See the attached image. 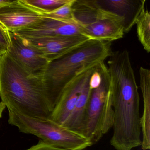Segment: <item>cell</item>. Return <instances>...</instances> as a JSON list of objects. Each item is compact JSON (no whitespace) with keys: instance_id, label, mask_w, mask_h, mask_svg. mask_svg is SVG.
I'll return each mask as SVG.
<instances>
[{"instance_id":"6da1fadb","label":"cell","mask_w":150,"mask_h":150,"mask_svg":"<svg viewBox=\"0 0 150 150\" xmlns=\"http://www.w3.org/2000/svg\"><path fill=\"white\" fill-rule=\"evenodd\" d=\"M114 112L111 145L116 150L141 146V128L138 88L133 68L121 65L110 70Z\"/></svg>"},{"instance_id":"7a4b0ae2","label":"cell","mask_w":150,"mask_h":150,"mask_svg":"<svg viewBox=\"0 0 150 150\" xmlns=\"http://www.w3.org/2000/svg\"><path fill=\"white\" fill-rule=\"evenodd\" d=\"M0 97L8 109L30 117L50 118L53 110L41 74H32L6 52L0 56Z\"/></svg>"},{"instance_id":"3957f363","label":"cell","mask_w":150,"mask_h":150,"mask_svg":"<svg viewBox=\"0 0 150 150\" xmlns=\"http://www.w3.org/2000/svg\"><path fill=\"white\" fill-rule=\"evenodd\" d=\"M112 53L111 42L89 39L49 62L41 75L53 108L65 88L76 77L104 63Z\"/></svg>"},{"instance_id":"277c9868","label":"cell","mask_w":150,"mask_h":150,"mask_svg":"<svg viewBox=\"0 0 150 150\" xmlns=\"http://www.w3.org/2000/svg\"><path fill=\"white\" fill-rule=\"evenodd\" d=\"M8 110L10 124L16 126L21 132L35 135L55 147L66 150H83L92 145L86 136L50 118L30 117Z\"/></svg>"},{"instance_id":"5b68a950","label":"cell","mask_w":150,"mask_h":150,"mask_svg":"<svg viewBox=\"0 0 150 150\" xmlns=\"http://www.w3.org/2000/svg\"><path fill=\"white\" fill-rule=\"evenodd\" d=\"M74 20L90 39L111 42L123 37V21L96 6L93 0H74Z\"/></svg>"},{"instance_id":"8992f818","label":"cell","mask_w":150,"mask_h":150,"mask_svg":"<svg viewBox=\"0 0 150 150\" xmlns=\"http://www.w3.org/2000/svg\"><path fill=\"white\" fill-rule=\"evenodd\" d=\"M102 81L98 87L91 90L88 108L85 136L92 145L97 143L112 128L114 112L110 79L104 63L100 65Z\"/></svg>"},{"instance_id":"52a82bcc","label":"cell","mask_w":150,"mask_h":150,"mask_svg":"<svg viewBox=\"0 0 150 150\" xmlns=\"http://www.w3.org/2000/svg\"><path fill=\"white\" fill-rule=\"evenodd\" d=\"M10 45L8 55L29 73L41 74L49 62L36 48L23 38L13 32H8Z\"/></svg>"},{"instance_id":"ba28073f","label":"cell","mask_w":150,"mask_h":150,"mask_svg":"<svg viewBox=\"0 0 150 150\" xmlns=\"http://www.w3.org/2000/svg\"><path fill=\"white\" fill-rule=\"evenodd\" d=\"M42 18L41 14L29 8L22 0H11L0 6V24L8 32L31 27Z\"/></svg>"},{"instance_id":"9c48e42d","label":"cell","mask_w":150,"mask_h":150,"mask_svg":"<svg viewBox=\"0 0 150 150\" xmlns=\"http://www.w3.org/2000/svg\"><path fill=\"white\" fill-rule=\"evenodd\" d=\"M22 38L39 50L49 62L90 39L82 35L68 36Z\"/></svg>"},{"instance_id":"30bf717a","label":"cell","mask_w":150,"mask_h":150,"mask_svg":"<svg viewBox=\"0 0 150 150\" xmlns=\"http://www.w3.org/2000/svg\"><path fill=\"white\" fill-rule=\"evenodd\" d=\"M97 67L81 73L66 87L53 108L50 119L59 124L64 125L85 83Z\"/></svg>"},{"instance_id":"8fae6325","label":"cell","mask_w":150,"mask_h":150,"mask_svg":"<svg viewBox=\"0 0 150 150\" xmlns=\"http://www.w3.org/2000/svg\"><path fill=\"white\" fill-rule=\"evenodd\" d=\"M13 33L22 37L83 35L82 28L76 22L65 21L43 17L33 26Z\"/></svg>"},{"instance_id":"7c38bea8","label":"cell","mask_w":150,"mask_h":150,"mask_svg":"<svg viewBox=\"0 0 150 150\" xmlns=\"http://www.w3.org/2000/svg\"><path fill=\"white\" fill-rule=\"evenodd\" d=\"M99 8L117 16L123 21L125 33L135 25L137 19L145 8L146 0H93Z\"/></svg>"},{"instance_id":"4fadbf2b","label":"cell","mask_w":150,"mask_h":150,"mask_svg":"<svg viewBox=\"0 0 150 150\" xmlns=\"http://www.w3.org/2000/svg\"><path fill=\"white\" fill-rule=\"evenodd\" d=\"M89 79L85 83L74 108L64 125L84 136L86 126L88 102L92 90L89 86Z\"/></svg>"},{"instance_id":"5bb4252c","label":"cell","mask_w":150,"mask_h":150,"mask_svg":"<svg viewBox=\"0 0 150 150\" xmlns=\"http://www.w3.org/2000/svg\"><path fill=\"white\" fill-rule=\"evenodd\" d=\"M140 88L144 102V110L140 117L142 134L141 148L143 150L150 148V71L147 68L140 67Z\"/></svg>"},{"instance_id":"9a60e30c","label":"cell","mask_w":150,"mask_h":150,"mask_svg":"<svg viewBox=\"0 0 150 150\" xmlns=\"http://www.w3.org/2000/svg\"><path fill=\"white\" fill-rule=\"evenodd\" d=\"M138 38L145 50L150 52V13L144 8L136 21Z\"/></svg>"},{"instance_id":"2e32d148","label":"cell","mask_w":150,"mask_h":150,"mask_svg":"<svg viewBox=\"0 0 150 150\" xmlns=\"http://www.w3.org/2000/svg\"><path fill=\"white\" fill-rule=\"evenodd\" d=\"M71 0H22L29 8L41 15L57 10Z\"/></svg>"},{"instance_id":"e0dca14e","label":"cell","mask_w":150,"mask_h":150,"mask_svg":"<svg viewBox=\"0 0 150 150\" xmlns=\"http://www.w3.org/2000/svg\"><path fill=\"white\" fill-rule=\"evenodd\" d=\"M74 1V0H71L69 3L57 10L49 13L42 15V16L65 21L76 22L73 13L72 6Z\"/></svg>"},{"instance_id":"ac0fdd59","label":"cell","mask_w":150,"mask_h":150,"mask_svg":"<svg viewBox=\"0 0 150 150\" xmlns=\"http://www.w3.org/2000/svg\"><path fill=\"white\" fill-rule=\"evenodd\" d=\"M10 45L8 31L4 28L0 24V45L5 48L7 51Z\"/></svg>"},{"instance_id":"d6986e66","label":"cell","mask_w":150,"mask_h":150,"mask_svg":"<svg viewBox=\"0 0 150 150\" xmlns=\"http://www.w3.org/2000/svg\"><path fill=\"white\" fill-rule=\"evenodd\" d=\"M26 150H66L58 148L48 144L42 140L40 141L35 145L31 146Z\"/></svg>"},{"instance_id":"ffe728a7","label":"cell","mask_w":150,"mask_h":150,"mask_svg":"<svg viewBox=\"0 0 150 150\" xmlns=\"http://www.w3.org/2000/svg\"><path fill=\"white\" fill-rule=\"evenodd\" d=\"M6 105L2 101L0 102V118L2 117L3 111L6 108Z\"/></svg>"},{"instance_id":"44dd1931","label":"cell","mask_w":150,"mask_h":150,"mask_svg":"<svg viewBox=\"0 0 150 150\" xmlns=\"http://www.w3.org/2000/svg\"><path fill=\"white\" fill-rule=\"evenodd\" d=\"M7 52V50L4 47L0 45V56H2L3 54Z\"/></svg>"},{"instance_id":"7402d4cb","label":"cell","mask_w":150,"mask_h":150,"mask_svg":"<svg viewBox=\"0 0 150 150\" xmlns=\"http://www.w3.org/2000/svg\"><path fill=\"white\" fill-rule=\"evenodd\" d=\"M11 1V0H0V6H1L4 4L8 3Z\"/></svg>"}]
</instances>
